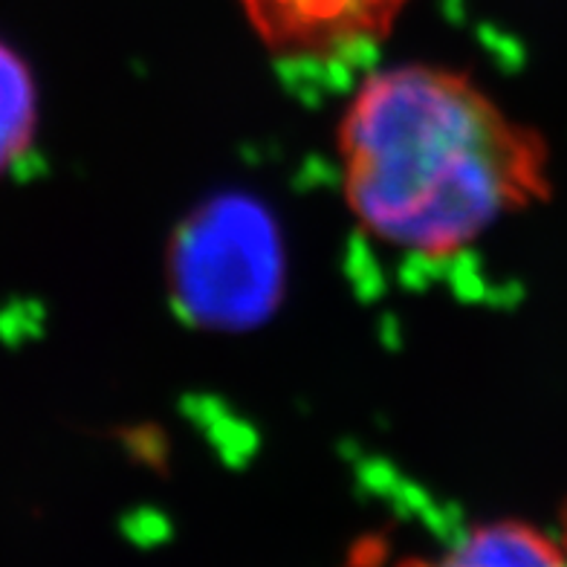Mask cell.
I'll return each mask as SVG.
<instances>
[{
    "instance_id": "cell-3",
    "label": "cell",
    "mask_w": 567,
    "mask_h": 567,
    "mask_svg": "<svg viewBox=\"0 0 567 567\" xmlns=\"http://www.w3.org/2000/svg\"><path fill=\"white\" fill-rule=\"evenodd\" d=\"M403 567H567V556L545 533L527 524H481L434 559Z\"/></svg>"
},
{
    "instance_id": "cell-1",
    "label": "cell",
    "mask_w": 567,
    "mask_h": 567,
    "mask_svg": "<svg viewBox=\"0 0 567 567\" xmlns=\"http://www.w3.org/2000/svg\"><path fill=\"white\" fill-rule=\"evenodd\" d=\"M342 195L359 229L441 261L550 197V151L466 73L373 70L337 127Z\"/></svg>"
},
{
    "instance_id": "cell-4",
    "label": "cell",
    "mask_w": 567,
    "mask_h": 567,
    "mask_svg": "<svg viewBox=\"0 0 567 567\" xmlns=\"http://www.w3.org/2000/svg\"><path fill=\"white\" fill-rule=\"evenodd\" d=\"M38 82L30 61L0 35V177H7L35 145Z\"/></svg>"
},
{
    "instance_id": "cell-2",
    "label": "cell",
    "mask_w": 567,
    "mask_h": 567,
    "mask_svg": "<svg viewBox=\"0 0 567 567\" xmlns=\"http://www.w3.org/2000/svg\"><path fill=\"white\" fill-rule=\"evenodd\" d=\"M255 35L284 59H328L391 30L405 0H238Z\"/></svg>"
}]
</instances>
